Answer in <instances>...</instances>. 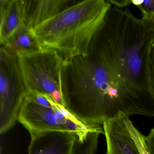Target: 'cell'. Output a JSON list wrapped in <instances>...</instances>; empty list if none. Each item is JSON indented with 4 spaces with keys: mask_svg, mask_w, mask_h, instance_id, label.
Masks as SVG:
<instances>
[{
    "mask_svg": "<svg viewBox=\"0 0 154 154\" xmlns=\"http://www.w3.org/2000/svg\"><path fill=\"white\" fill-rule=\"evenodd\" d=\"M128 124L130 131L135 140L139 149L140 154H149L147 149L145 136L142 135L134 126L129 118L128 119Z\"/></svg>",
    "mask_w": 154,
    "mask_h": 154,
    "instance_id": "obj_13",
    "label": "cell"
},
{
    "mask_svg": "<svg viewBox=\"0 0 154 154\" xmlns=\"http://www.w3.org/2000/svg\"><path fill=\"white\" fill-rule=\"evenodd\" d=\"M111 5H114L117 8H120L125 7L131 4V0H108Z\"/></svg>",
    "mask_w": 154,
    "mask_h": 154,
    "instance_id": "obj_15",
    "label": "cell"
},
{
    "mask_svg": "<svg viewBox=\"0 0 154 154\" xmlns=\"http://www.w3.org/2000/svg\"><path fill=\"white\" fill-rule=\"evenodd\" d=\"M112 7L108 0L79 2L32 31L41 49L54 50L64 60L85 56Z\"/></svg>",
    "mask_w": 154,
    "mask_h": 154,
    "instance_id": "obj_2",
    "label": "cell"
},
{
    "mask_svg": "<svg viewBox=\"0 0 154 154\" xmlns=\"http://www.w3.org/2000/svg\"><path fill=\"white\" fill-rule=\"evenodd\" d=\"M147 149L149 154H154V128L151 129L149 133L145 136Z\"/></svg>",
    "mask_w": 154,
    "mask_h": 154,
    "instance_id": "obj_14",
    "label": "cell"
},
{
    "mask_svg": "<svg viewBox=\"0 0 154 154\" xmlns=\"http://www.w3.org/2000/svg\"><path fill=\"white\" fill-rule=\"evenodd\" d=\"M2 48L15 56L41 50L37 38L26 24H22L10 36L1 43Z\"/></svg>",
    "mask_w": 154,
    "mask_h": 154,
    "instance_id": "obj_10",
    "label": "cell"
},
{
    "mask_svg": "<svg viewBox=\"0 0 154 154\" xmlns=\"http://www.w3.org/2000/svg\"><path fill=\"white\" fill-rule=\"evenodd\" d=\"M0 55V133L2 134L18 121L27 92L18 56L2 48Z\"/></svg>",
    "mask_w": 154,
    "mask_h": 154,
    "instance_id": "obj_5",
    "label": "cell"
},
{
    "mask_svg": "<svg viewBox=\"0 0 154 154\" xmlns=\"http://www.w3.org/2000/svg\"><path fill=\"white\" fill-rule=\"evenodd\" d=\"M151 66L152 81L154 89V46L152 48V52H151Z\"/></svg>",
    "mask_w": 154,
    "mask_h": 154,
    "instance_id": "obj_16",
    "label": "cell"
},
{
    "mask_svg": "<svg viewBox=\"0 0 154 154\" xmlns=\"http://www.w3.org/2000/svg\"><path fill=\"white\" fill-rule=\"evenodd\" d=\"M0 43L25 23L22 0H0Z\"/></svg>",
    "mask_w": 154,
    "mask_h": 154,
    "instance_id": "obj_9",
    "label": "cell"
},
{
    "mask_svg": "<svg viewBox=\"0 0 154 154\" xmlns=\"http://www.w3.org/2000/svg\"><path fill=\"white\" fill-rule=\"evenodd\" d=\"M30 134L44 131L69 132L81 140L91 131L104 134L101 125H87L72 115L63 105L51 98L43 103L35 94L27 93L18 118Z\"/></svg>",
    "mask_w": 154,
    "mask_h": 154,
    "instance_id": "obj_3",
    "label": "cell"
},
{
    "mask_svg": "<svg viewBox=\"0 0 154 154\" xmlns=\"http://www.w3.org/2000/svg\"><path fill=\"white\" fill-rule=\"evenodd\" d=\"M100 134L98 131H91L82 140L77 139L72 154H96Z\"/></svg>",
    "mask_w": 154,
    "mask_h": 154,
    "instance_id": "obj_11",
    "label": "cell"
},
{
    "mask_svg": "<svg viewBox=\"0 0 154 154\" xmlns=\"http://www.w3.org/2000/svg\"><path fill=\"white\" fill-rule=\"evenodd\" d=\"M129 117L120 112L117 117L103 122L106 139V154H140L128 124Z\"/></svg>",
    "mask_w": 154,
    "mask_h": 154,
    "instance_id": "obj_6",
    "label": "cell"
},
{
    "mask_svg": "<svg viewBox=\"0 0 154 154\" xmlns=\"http://www.w3.org/2000/svg\"><path fill=\"white\" fill-rule=\"evenodd\" d=\"M68 0H22L25 24L32 29L74 4Z\"/></svg>",
    "mask_w": 154,
    "mask_h": 154,
    "instance_id": "obj_8",
    "label": "cell"
},
{
    "mask_svg": "<svg viewBox=\"0 0 154 154\" xmlns=\"http://www.w3.org/2000/svg\"><path fill=\"white\" fill-rule=\"evenodd\" d=\"M28 154H72L76 140L69 132L50 131L31 133Z\"/></svg>",
    "mask_w": 154,
    "mask_h": 154,
    "instance_id": "obj_7",
    "label": "cell"
},
{
    "mask_svg": "<svg viewBox=\"0 0 154 154\" xmlns=\"http://www.w3.org/2000/svg\"><path fill=\"white\" fill-rule=\"evenodd\" d=\"M154 24L112 7L91 46L108 119L120 112L154 118L151 58Z\"/></svg>",
    "mask_w": 154,
    "mask_h": 154,
    "instance_id": "obj_1",
    "label": "cell"
},
{
    "mask_svg": "<svg viewBox=\"0 0 154 154\" xmlns=\"http://www.w3.org/2000/svg\"><path fill=\"white\" fill-rule=\"evenodd\" d=\"M154 46V39H153V41H152V48H153V47Z\"/></svg>",
    "mask_w": 154,
    "mask_h": 154,
    "instance_id": "obj_17",
    "label": "cell"
},
{
    "mask_svg": "<svg viewBox=\"0 0 154 154\" xmlns=\"http://www.w3.org/2000/svg\"><path fill=\"white\" fill-rule=\"evenodd\" d=\"M131 4L137 6L141 11L143 20L154 24V0H131Z\"/></svg>",
    "mask_w": 154,
    "mask_h": 154,
    "instance_id": "obj_12",
    "label": "cell"
},
{
    "mask_svg": "<svg viewBox=\"0 0 154 154\" xmlns=\"http://www.w3.org/2000/svg\"><path fill=\"white\" fill-rule=\"evenodd\" d=\"M18 60L27 93L48 96L63 106L62 73L64 59L61 56L54 50L41 49L18 55Z\"/></svg>",
    "mask_w": 154,
    "mask_h": 154,
    "instance_id": "obj_4",
    "label": "cell"
}]
</instances>
